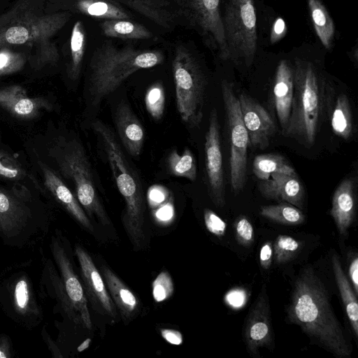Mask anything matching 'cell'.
<instances>
[{"instance_id":"obj_1","label":"cell","mask_w":358,"mask_h":358,"mask_svg":"<svg viewBox=\"0 0 358 358\" xmlns=\"http://www.w3.org/2000/svg\"><path fill=\"white\" fill-rule=\"evenodd\" d=\"M45 0H17L0 14V49L26 46L30 49L32 66L55 65L59 54L52 38L71 18L66 11L48 13Z\"/></svg>"},{"instance_id":"obj_2","label":"cell","mask_w":358,"mask_h":358,"mask_svg":"<svg viewBox=\"0 0 358 358\" xmlns=\"http://www.w3.org/2000/svg\"><path fill=\"white\" fill-rule=\"evenodd\" d=\"M287 313L290 322L335 356L350 355L324 287L311 268L303 269L296 279Z\"/></svg>"},{"instance_id":"obj_3","label":"cell","mask_w":358,"mask_h":358,"mask_svg":"<svg viewBox=\"0 0 358 358\" xmlns=\"http://www.w3.org/2000/svg\"><path fill=\"white\" fill-rule=\"evenodd\" d=\"M159 50L118 48L106 41L94 51L90 62L88 98L90 106L99 108L101 101L136 71L162 64Z\"/></svg>"},{"instance_id":"obj_4","label":"cell","mask_w":358,"mask_h":358,"mask_svg":"<svg viewBox=\"0 0 358 358\" xmlns=\"http://www.w3.org/2000/svg\"><path fill=\"white\" fill-rule=\"evenodd\" d=\"M92 126L101 140L117 187L125 202L122 218L124 229L133 245L139 248L145 238V203L141 180L130 166L111 129L99 120Z\"/></svg>"},{"instance_id":"obj_5","label":"cell","mask_w":358,"mask_h":358,"mask_svg":"<svg viewBox=\"0 0 358 358\" xmlns=\"http://www.w3.org/2000/svg\"><path fill=\"white\" fill-rule=\"evenodd\" d=\"M294 93L288 122L282 134L306 148L315 141L322 109V83L310 62L296 59Z\"/></svg>"},{"instance_id":"obj_6","label":"cell","mask_w":358,"mask_h":358,"mask_svg":"<svg viewBox=\"0 0 358 358\" xmlns=\"http://www.w3.org/2000/svg\"><path fill=\"white\" fill-rule=\"evenodd\" d=\"M52 154L62 176L73 182L76 198L88 215L109 225L110 221L100 201L82 143L75 138L59 140Z\"/></svg>"},{"instance_id":"obj_7","label":"cell","mask_w":358,"mask_h":358,"mask_svg":"<svg viewBox=\"0 0 358 358\" xmlns=\"http://www.w3.org/2000/svg\"><path fill=\"white\" fill-rule=\"evenodd\" d=\"M172 69L176 107L180 119L188 127H198L203 114V73L193 55L182 45L176 48Z\"/></svg>"},{"instance_id":"obj_8","label":"cell","mask_w":358,"mask_h":358,"mask_svg":"<svg viewBox=\"0 0 358 358\" xmlns=\"http://www.w3.org/2000/svg\"><path fill=\"white\" fill-rule=\"evenodd\" d=\"M228 59L250 66L257 51V15L253 0H227L222 18Z\"/></svg>"},{"instance_id":"obj_9","label":"cell","mask_w":358,"mask_h":358,"mask_svg":"<svg viewBox=\"0 0 358 358\" xmlns=\"http://www.w3.org/2000/svg\"><path fill=\"white\" fill-rule=\"evenodd\" d=\"M221 90L230 136V182L234 192H238L246 180L249 137L232 83L222 80Z\"/></svg>"},{"instance_id":"obj_10","label":"cell","mask_w":358,"mask_h":358,"mask_svg":"<svg viewBox=\"0 0 358 358\" xmlns=\"http://www.w3.org/2000/svg\"><path fill=\"white\" fill-rule=\"evenodd\" d=\"M220 0H178L182 11L207 38L210 46L218 50L223 60L228 59Z\"/></svg>"},{"instance_id":"obj_11","label":"cell","mask_w":358,"mask_h":358,"mask_svg":"<svg viewBox=\"0 0 358 358\" xmlns=\"http://www.w3.org/2000/svg\"><path fill=\"white\" fill-rule=\"evenodd\" d=\"M206 171L210 199L217 207L225 204L224 169L221 149L220 125L215 108L210 113L205 137Z\"/></svg>"},{"instance_id":"obj_12","label":"cell","mask_w":358,"mask_h":358,"mask_svg":"<svg viewBox=\"0 0 358 358\" xmlns=\"http://www.w3.org/2000/svg\"><path fill=\"white\" fill-rule=\"evenodd\" d=\"M238 99L250 144L260 150L266 149L275 132V125L271 116L248 94L241 93Z\"/></svg>"},{"instance_id":"obj_13","label":"cell","mask_w":358,"mask_h":358,"mask_svg":"<svg viewBox=\"0 0 358 358\" xmlns=\"http://www.w3.org/2000/svg\"><path fill=\"white\" fill-rule=\"evenodd\" d=\"M51 250L54 259L60 271L66 294L72 306L80 316L82 325L91 330L92 324L83 287L74 272L65 250L57 239H52Z\"/></svg>"},{"instance_id":"obj_14","label":"cell","mask_w":358,"mask_h":358,"mask_svg":"<svg viewBox=\"0 0 358 358\" xmlns=\"http://www.w3.org/2000/svg\"><path fill=\"white\" fill-rule=\"evenodd\" d=\"M243 337L248 351L253 356L258 355L259 348H269L273 343L270 308L265 286L247 317Z\"/></svg>"},{"instance_id":"obj_15","label":"cell","mask_w":358,"mask_h":358,"mask_svg":"<svg viewBox=\"0 0 358 358\" xmlns=\"http://www.w3.org/2000/svg\"><path fill=\"white\" fill-rule=\"evenodd\" d=\"M75 252L80 266L84 287L91 303L94 308L102 314L116 319V306L107 292L102 277L91 257L79 245L76 247Z\"/></svg>"},{"instance_id":"obj_16","label":"cell","mask_w":358,"mask_h":358,"mask_svg":"<svg viewBox=\"0 0 358 358\" xmlns=\"http://www.w3.org/2000/svg\"><path fill=\"white\" fill-rule=\"evenodd\" d=\"M258 189L266 199L290 203L301 209L303 206L304 189L296 173H272L261 180Z\"/></svg>"},{"instance_id":"obj_17","label":"cell","mask_w":358,"mask_h":358,"mask_svg":"<svg viewBox=\"0 0 358 358\" xmlns=\"http://www.w3.org/2000/svg\"><path fill=\"white\" fill-rule=\"evenodd\" d=\"M0 106L15 117L33 119L43 110H50V103L43 97H30L24 88L13 85L0 89Z\"/></svg>"},{"instance_id":"obj_18","label":"cell","mask_w":358,"mask_h":358,"mask_svg":"<svg viewBox=\"0 0 358 358\" xmlns=\"http://www.w3.org/2000/svg\"><path fill=\"white\" fill-rule=\"evenodd\" d=\"M44 184L55 199L83 227L92 231L94 228L77 198L62 180L45 163L39 162Z\"/></svg>"},{"instance_id":"obj_19","label":"cell","mask_w":358,"mask_h":358,"mask_svg":"<svg viewBox=\"0 0 358 358\" xmlns=\"http://www.w3.org/2000/svg\"><path fill=\"white\" fill-rule=\"evenodd\" d=\"M115 122L121 142L129 154L138 156L142 150L145 133L139 120L125 101L116 108Z\"/></svg>"},{"instance_id":"obj_20","label":"cell","mask_w":358,"mask_h":358,"mask_svg":"<svg viewBox=\"0 0 358 358\" xmlns=\"http://www.w3.org/2000/svg\"><path fill=\"white\" fill-rule=\"evenodd\" d=\"M294 93L293 67L287 60H281L277 67L273 88V101L282 131L287 124Z\"/></svg>"},{"instance_id":"obj_21","label":"cell","mask_w":358,"mask_h":358,"mask_svg":"<svg viewBox=\"0 0 358 358\" xmlns=\"http://www.w3.org/2000/svg\"><path fill=\"white\" fill-rule=\"evenodd\" d=\"M355 185L352 180H343L336 189L330 215L340 234L346 236L352 224L355 211Z\"/></svg>"},{"instance_id":"obj_22","label":"cell","mask_w":358,"mask_h":358,"mask_svg":"<svg viewBox=\"0 0 358 358\" xmlns=\"http://www.w3.org/2000/svg\"><path fill=\"white\" fill-rule=\"evenodd\" d=\"M29 211L17 193L0 187V231L7 236L17 233L25 224Z\"/></svg>"},{"instance_id":"obj_23","label":"cell","mask_w":358,"mask_h":358,"mask_svg":"<svg viewBox=\"0 0 358 358\" xmlns=\"http://www.w3.org/2000/svg\"><path fill=\"white\" fill-rule=\"evenodd\" d=\"M101 273L108 288L110 296L126 322L136 313L138 302L129 288L108 266H101Z\"/></svg>"},{"instance_id":"obj_24","label":"cell","mask_w":358,"mask_h":358,"mask_svg":"<svg viewBox=\"0 0 358 358\" xmlns=\"http://www.w3.org/2000/svg\"><path fill=\"white\" fill-rule=\"evenodd\" d=\"M159 26L171 28L176 16L166 0H118Z\"/></svg>"},{"instance_id":"obj_25","label":"cell","mask_w":358,"mask_h":358,"mask_svg":"<svg viewBox=\"0 0 358 358\" xmlns=\"http://www.w3.org/2000/svg\"><path fill=\"white\" fill-rule=\"evenodd\" d=\"M332 266L346 314L356 337L358 336V304L357 294L348 280L336 253L332 255Z\"/></svg>"},{"instance_id":"obj_26","label":"cell","mask_w":358,"mask_h":358,"mask_svg":"<svg viewBox=\"0 0 358 358\" xmlns=\"http://www.w3.org/2000/svg\"><path fill=\"white\" fill-rule=\"evenodd\" d=\"M103 34L112 38L122 39H147L152 33L143 25L128 20H106L101 24Z\"/></svg>"},{"instance_id":"obj_27","label":"cell","mask_w":358,"mask_h":358,"mask_svg":"<svg viewBox=\"0 0 358 358\" xmlns=\"http://www.w3.org/2000/svg\"><path fill=\"white\" fill-rule=\"evenodd\" d=\"M76 8L80 13L106 20H128L129 14L113 0H78Z\"/></svg>"},{"instance_id":"obj_28","label":"cell","mask_w":358,"mask_h":358,"mask_svg":"<svg viewBox=\"0 0 358 358\" xmlns=\"http://www.w3.org/2000/svg\"><path fill=\"white\" fill-rule=\"evenodd\" d=\"M307 1L316 34L323 45L330 50L335 33L334 21L320 0Z\"/></svg>"},{"instance_id":"obj_29","label":"cell","mask_w":358,"mask_h":358,"mask_svg":"<svg viewBox=\"0 0 358 358\" xmlns=\"http://www.w3.org/2000/svg\"><path fill=\"white\" fill-rule=\"evenodd\" d=\"M86 43V34L83 22L78 20L73 27L70 40L71 59L68 76L72 80H77L80 76Z\"/></svg>"},{"instance_id":"obj_30","label":"cell","mask_w":358,"mask_h":358,"mask_svg":"<svg viewBox=\"0 0 358 358\" xmlns=\"http://www.w3.org/2000/svg\"><path fill=\"white\" fill-rule=\"evenodd\" d=\"M331 124L334 132L347 140L352 131L353 123L349 100L346 95L340 94L331 115Z\"/></svg>"},{"instance_id":"obj_31","label":"cell","mask_w":358,"mask_h":358,"mask_svg":"<svg viewBox=\"0 0 358 358\" xmlns=\"http://www.w3.org/2000/svg\"><path fill=\"white\" fill-rule=\"evenodd\" d=\"M252 170L261 180H267L274 172L296 173L282 156L275 154L257 155L253 161Z\"/></svg>"},{"instance_id":"obj_32","label":"cell","mask_w":358,"mask_h":358,"mask_svg":"<svg viewBox=\"0 0 358 358\" xmlns=\"http://www.w3.org/2000/svg\"><path fill=\"white\" fill-rule=\"evenodd\" d=\"M260 214L270 220L286 225H298L305 220L299 208L286 202L262 206Z\"/></svg>"},{"instance_id":"obj_33","label":"cell","mask_w":358,"mask_h":358,"mask_svg":"<svg viewBox=\"0 0 358 358\" xmlns=\"http://www.w3.org/2000/svg\"><path fill=\"white\" fill-rule=\"evenodd\" d=\"M170 172L175 176L185 178L191 181L196 178V164L193 153L186 148L182 154L173 150L167 158Z\"/></svg>"},{"instance_id":"obj_34","label":"cell","mask_w":358,"mask_h":358,"mask_svg":"<svg viewBox=\"0 0 358 358\" xmlns=\"http://www.w3.org/2000/svg\"><path fill=\"white\" fill-rule=\"evenodd\" d=\"M13 303L17 313L22 315H30L38 312L29 280L20 277L14 285Z\"/></svg>"},{"instance_id":"obj_35","label":"cell","mask_w":358,"mask_h":358,"mask_svg":"<svg viewBox=\"0 0 358 358\" xmlns=\"http://www.w3.org/2000/svg\"><path fill=\"white\" fill-rule=\"evenodd\" d=\"M165 91L160 83L152 85L145 96V104L150 116L155 120H159L164 115L165 108Z\"/></svg>"},{"instance_id":"obj_36","label":"cell","mask_w":358,"mask_h":358,"mask_svg":"<svg viewBox=\"0 0 358 358\" xmlns=\"http://www.w3.org/2000/svg\"><path fill=\"white\" fill-rule=\"evenodd\" d=\"M27 56L10 48L0 49V76H8L21 71L27 62Z\"/></svg>"},{"instance_id":"obj_37","label":"cell","mask_w":358,"mask_h":358,"mask_svg":"<svg viewBox=\"0 0 358 358\" xmlns=\"http://www.w3.org/2000/svg\"><path fill=\"white\" fill-rule=\"evenodd\" d=\"M300 248L299 242L287 235L278 236L275 241L274 257L277 264H284L289 261Z\"/></svg>"},{"instance_id":"obj_38","label":"cell","mask_w":358,"mask_h":358,"mask_svg":"<svg viewBox=\"0 0 358 358\" xmlns=\"http://www.w3.org/2000/svg\"><path fill=\"white\" fill-rule=\"evenodd\" d=\"M27 176L21 164L8 152L0 149V177L11 180H20Z\"/></svg>"},{"instance_id":"obj_39","label":"cell","mask_w":358,"mask_h":358,"mask_svg":"<svg viewBox=\"0 0 358 358\" xmlns=\"http://www.w3.org/2000/svg\"><path fill=\"white\" fill-rule=\"evenodd\" d=\"M173 290L172 278L167 271L161 272L152 282V296L157 303L170 298Z\"/></svg>"},{"instance_id":"obj_40","label":"cell","mask_w":358,"mask_h":358,"mask_svg":"<svg viewBox=\"0 0 358 358\" xmlns=\"http://www.w3.org/2000/svg\"><path fill=\"white\" fill-rule=\"evenodd\" d=\"M236 238L239 244L250 245L254 241V229L252 224L245 216L238 217L234 222Z\"/></svg>"},{"instance_id":"obj_41","label":"cell","mask_w":358,"mask_h":358,"mask_svg":"<svg viewBox=\"0 0 358 358\" xmlns=\"http://www.w3.org/2000/svg\"><path fill=\"white\" fill-rule=\"evenodd\" d=\"M204 222L207 229L217 236L224 235L227 228L226 223L213 210L205 209Z\"/></svg>"},{"instance_id":"obj_42","label":"cell","mask_w":358,"mask_h":358,"mask_svg":"<svg viewBox=\"0 0 358 358\" xmlns=\"http://www.w3.org/2000/svg\"><path fill=\"white\" fill-rule=\"evenodd\" d=\"M287 32L285 22L281 17H278L273 24L271 31L270 41L272 44L275 43L283 38Z\"/></svg>"},{"instance_id":"obj_43","label":"cell","mask_w":358,"mask_h":358,"mask_svg":"<svg viewBox=\"0 0 358 358\" xmlns=\"http://www.w3.org/2000/svg\"><path fill=\"white\" fill-rule=\"evenodd\" d=\"M273 248L271 243H265L261 248L259 262L263 268L268 269L271 264L273 258Z\"/></svg>"},{"instance_id":"obj_44","label":"cell","mask_w":358,"mask_h":358,"mask_svg":"<svg viewBox=\"0 0 358 358\" xmlns=\"http://www.w3.org/2000/svg\"><path fill=\"white\" fill-rule=\"evenodd\" d=\"M245 294L241 290H234L227 294L226 301L234 308L241 307L245 301Z\"/></svg>"},{"instance_id":"obj_45","label":"cell","mask_w":358,"mask_h":358,"mask_svg":"<svg viewBox=\"0 0 358 358\" xmlns=\"http://www.w3.org/2000/svg\"><path fill=\"white\" fill-rule=\"evenodd\" d=\"M162 338L168 343L173 345H180L182 343V336L181 333L174 329H161Z\"/></svg>"},{"instance_id":"obj_46","label":"cell","mask_w":358,"mask_h":358,"mask_svg":"<svg viewBox=\"0 0 358 358\" xmlns=\"http://www.w3.org/2000/svg\"><path fill=\"white\" fill-rule=\"evenodd\" d=\"M349 276L352 283L355 294H358V258L356 256L350 262L349 266Z\"/></svg>"},{"instance_id":"obj_47","label":"cell","mask_w":358,"mask_h":358,"mask_svg":"<svg viewBox=\"0 0 358 358\" xmlns=\"http://www.w3.org/2000/svg\"><path fill=\"white\" fill-rule=\"evenodd\" d=\"M11 357V345L6 335H0V358Z\"/></svg>"},{"instance_id":"obj_48","label":"cell","mask_w":358,"mask_h":358,"mask_svg":"<svg viewBox=\"0 0 358 358\" xmlns=\"http://www.w3.org/2000/svg\"><path fill=\"white\" fill-rule=\"evenodd\" d=\"M173 215L172 207L167 204L160 208L156 213V216L161 220H169Z\"/></svg>"},{"instance_id":"obj_49","label":"cell","mask_w":358,"mask_h":358,"mask_svg":"<svg viewBox=\"0 0 358 358\" xmlns=\"http://www.w3.org/2000/svg\"><path fill=\"white\" fill-rule=\"evenodd\" d=\"M149 196L151 202L155 203H159L165 199V194L158 188H152Z\"/></svg>"},{"instance_id":"obj_50","label":"cell","mask_w":358,"mask_h":358,"mask_svg":"<svg viewBox=\"0 0 358 358\" xmlns=\"http://www.w3.org/2000/svg\"><path fill=\"white\" fill-rule=\"evenodd\" d=\"M43 337L45 341L48 346L49 347L50 351L53 354V356L58 357L57 355V353L59 354L58 348H57L56 345L53 343L52 339L48 336V334L44 330H43Z\"/></svg>"},{"instance_id":"obj_51","label":"cell","mask_w":358,"mask_h":358,"mask_svg":"<svg viewBox=\"0 0 358 358\" xmlns=\"http://www.w3.org/2000/svg\"><path fill=\"white\" fill-rule=\"evenodd\" d=\"M90 342H91V339L90 338L86 339L85 341H83V343H82L78 347L77 350L78 352H82V351L85 350V349H87L89 347L90 344Z\"/></svg>"}]
</instances>
